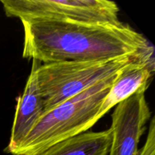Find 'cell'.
Returning <instances> with one entry per match:
<instances>
[{"mask_svg": "<svg viewBox=\"0 0 155 155\" xmlns=\"http://www.w3.org/2000/svg\"><path fill=\"white\" fill-rule=\"evenodd\" d=\"M22 56L40 63L113 60L136 56L151 47L128 24L22 19Z\"/></svg>", "mask_w": 155, "mask_h": 155, "instance_id": "6da1fadb", "label": "cell"}, {"mask_svg": "<svg viewBox=\"0 0 155 155\" xmlns=\"http://www.w3.org/2000/svg\"><path fill=\"white\" fill-rule=\"evenodd\" d=\"M120 71L44 112L12 155H38L58 142L86 133L98 121L101 103Z\"/></svg>", "mask_w": 155, "mask_h": 155, "instance_id": "7a4b0ae2", "label": "cell"}, {"mask_svg": "<svg viewBox=\"0 0 155 155\" xmlns=\"http://www.w3.org/2000/svg\"><path fill=\"white\" fill-rule=\"evenodd\" d=\"M136 56L113 60L91 61H61L41 64L36 68L39 91L43 98L45 111L88 89L92 85L119 72ZM44 111V112H45Z\"/></svg>", "mask_w": 155, "mask_h": 155, "instance_id": "3957f363", "label": "cell"}, {"mask_svg": "<svg viewBox=\"0 0 155 155\" xmlns=\"http://www.w3.org/2000/svg\"><path fill=\"white\" fill-rule=\"evenodd\" d=\"M6 16L84 22L118 23L119 7L108 0H1Z\"/></svg>", "mask_w": 155, "mask_h": 155, "instance_id": "277c9868", "label": "cell"}, {"mask_svg": "<svg viewBox=\"0 0 155 155\" xmlns=\"http://www.w3.org/2000/svg\"><path fill=\"white\" fill-rule=\"evenodd\" d=\"M145 91L133 94L117 105L112 114L109 155H137L141 137L151 117Z\"/></svg>", "mask_w": 155, "mask_h": 155, "instance_id": "5b68a950", "label": "cell"}, {"mask_svg": "<svg viewBox=\"0 0 155 155\" xmlns=\"http://www.w3.org/2000/svg\"><path fill=\"white\" fill-rule=\"evenodd\" d=\"M154 49L148 51L126 65L103 100L98 114L99 120L110 109L140 91H146L148 82L154 72Z\"/></svg>", "mask_w": 155, "mask_h": 155, "instance_id": "8992f818", "label": "cell"}, {"mask_svg": "<svg viewBox=\"0 0 155 155\" xmlns=\"http://www.w3.org/2000/svg\"><path fill=\"white\" fill-rule=\"evenodd\" d=\"M37 61H33L31 71L23 94L17 98L15 118L8 145L5 151L13 154L45 111L44 101L36 79Z\"/></svg>", "mask_w": 155, "mask_h": 155, "instance_id": "52a82bcc", "label": "cell"}, {"mask_svg": "<svg viewBox=\"0 0 155 155\" xmlns=\"http://www.w3.org/2000/svg\"><path fill=\"white\" fill-rule=\"evenodd\" d=\"M111 141L110 129L86 132L58 142L38 155H107Z\"/></svg>", "mask_w": 155, "mask_h": 155, "instance_id": "ba28073f", "label": "cell"}, {"mask_svg": "<svg viewBox=\"0 0 155 155\" xmlns=\"http://www.w3.org/2000/svg\"><path fill=\"white\" fill-rule=\"evenodd\" d=\"M137 155H155V118L151 120L146 141Z\"/></svg>", "mask_w": 155, "mask_h": 155, "instance_id": "9c48e42d", "label": "cell"}]
</instances>
